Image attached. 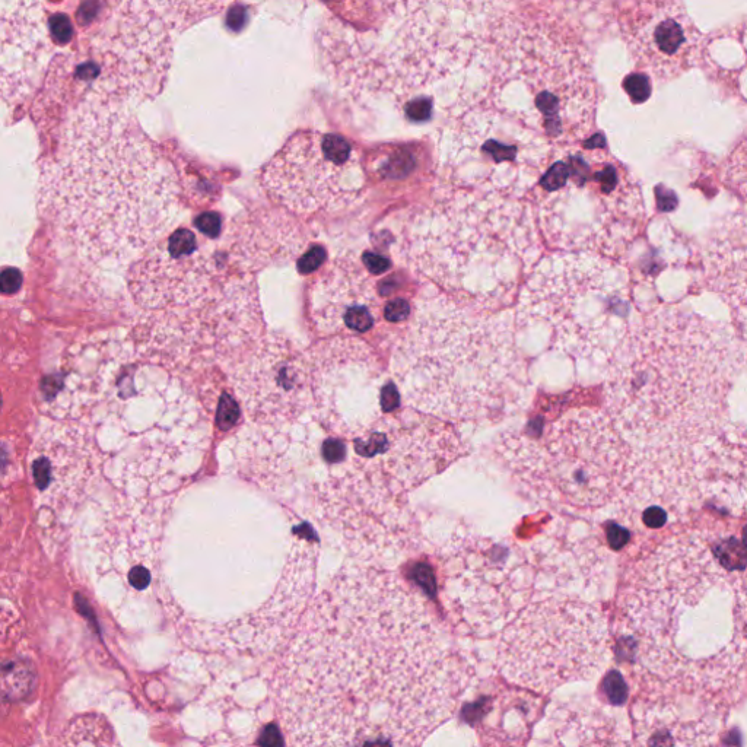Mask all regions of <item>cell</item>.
Returning a JSON list of instances; mask_svg holds the SVG:
<instances>
[{
    "instance_id": "12",
    "label": "cell",
    "mask_w": 747,
    "mask_h": 747,
    "mask_svg": "<svg viewBox=\"0 0 747 747\" xmlns=\"http://www.w3.org/2000/svg\"><path fill=\"white\" fill-rule=\"evenodd\" d=\"M499 453L524 489L559 507H605L632 485L631 447L596 409H571L539 428L508 434Z\"/></svg>"
},
{
    "instance_id": "36",
    "label": "cell",
    "mask_w": 747,
    "mask_h": 747,
    "mask_svg": "<svg viewBox=\"0 0 747 747\" xmlns=\"http://www.w3.org/2000/svg\"><path fill=\"white\" fill-rule=\"evenodd\" d=\"M237 416L238 409L237 406H235L234 400L225 394V396L222 397L221 405H219L218 424L224 429L231 428L232 425H234V422L237 421Z\"/></svg>"
},
{
    "instance_id": "22",
    "label": "cell",
    "mask_w": 747,
    "mask_h": 747,
    "mask_svg": "<svg viewBox=\"0 0 747 747\" xmlns=\"http://www.w3.org/2000/svg\"><path fill=\"white\" fill-rule=\"evenodd\" d=\"M44 5L34 2L2 3V94L5 103L17 101L49 53V27Z\"/></svg>"
},
{
    "instance_id": "42",
    "label": "cell",
    "mask_w": 747,
    "mask_h": 747,
    "mask_svg": "<svg viewBox=\"0 0 747 747\" xmlns=\"http://www.w3.org/2000/svg\"><path fill=\"white\" fill-rule=\"evenodd\" d=\"M743 543H745L747 548V526L745 527V532H743Z\"/></svg>"
},
{
    "instance_id": "32",
    "label": "cell",
    "mask_w": 747,
    "mask_h": 747,
    "mask_svg": "<svg viewBox=\"0 0 747 747\" xmlns=\"http://www.w3.org/2000/svg\"><path fill=\"white\" fill-rule=\"evenodd\" d=\"M603 689L612 704H623L628 698L625 680L618 672H610L603 680Z\"/></svg>"
},
{
    "instance_id": "34",
    "label": "cell",
    "mask_w": 747,
    "mask_h": 747,
    "mask_svg": "<svg viewBox=\"0 0 747 747\" xmlns=\"http://www.w3.org/2000/svg\"><path fill=\"white\" fill-rule=\"evenodd\" d=\"M361 260L368 272L373 273L374 276L384 275L392 269V260L377 251H364L361 254Z\"/></svg>"
},
{
    "instance_id": "17",
    "label": "cell",
    "mask_w": 747,
    "mask_h": 747,
    "mask_svg": "<svg viewBox=\"0 0 747 747\" xmlns=\"http://www.w3.org/2000/svg\"><path fill=\"white\" fill-rule=\"evenodd\" d=\"M260 184L273 202L294 214H333L361 200L367 173L348 139L301 130L262 168Z\"/></svg>"
},
{
    "instance_id": "2",
    "label": "cell",
    "mask_w": 747,
    "mask_h": 747,
    "mask_svg": "<svg viewBox=\"0 0 747 747\" xmlns=\"http://www.w3.org/2000/svg\"><path fill=\"white\" fill-rule=\"evenodd\" d=\"M38 208L95 265L132 266L180 215L174 165L126 107L79 104L41 162Z\"/></svg>"
},
{
    "instance_id": "21",
    "label": "cell",
    "mask_w": 747,
    "mask_h": 747,
    "mask_svg": "<svg viewBox=\"0 0 747 747\" xmlns=\"http://www.w3.org/2000/svg\"><path fill=\"white\" fill-rule=\"evenodd\" d=\"M621 30L635 66L659 81H672L701 60L704 37L685 3H626Z\"/></svg>"
},
{
    "instance_id": "40",
    "label": "cell",
    "mask_w": 747,
    "mask_h": 747,
    "mask_svg": "<svg viewBox=\"0 0 747 747\" xmlns=\"http://www.w3.org/2000/svg\"><path fill=\"white\" fill-rule=\"evenodd\" d=\"M129 581L133 587L143 590V588L148 587L149 583H151V575H149L148 570H145V568H133L129 574Z\"/></svg>"
},
{
    "instance_id": "35",
    "label": "cell",
    "mask_w": 747,
    "mask_h": 747,
    "mask_svg": "<svg viewBox=\"0 0 747 747\" xmlns=\"http://www.w3.org/2000/svg\"><path fill=\"white\" fill-rule=\"evenodd\" d=\"M195 225L197 230L206 235V237L216 238L221 234L222 219L215 212H205V214L197 216Z\"/></svg>"
},
{
    "instance_id": "5",
    "label": "cell",
    "mask_w": 747,
    "mask_h": 747,
    "mask_svg": "<svg viewBox=\"0 0 747 747\" xmlns=\"http://www.w3.org/2000/svg\"><path fill=\"white\" fill-rule=\"evenodd\" d=\"M450 107L489 108L545 139L556 152L581 145L596 120L590 53L555 12L505 6L470 63Z\"/></svg>"
},
{
    "instance_id": "38",
    "label": "cell",
    "mask_w": 747,
    "mask_h": 747,
    "mask_svg": "<svg viewBox=\"0 0 747 747\" xmlns=\"http://www.w3.org/2000/svg\"><path fill=\"white\" fill-rule=\"evenodd\" d=\"M629 532L616 524H610L607 527V542L613 549H621L629 542Z\"/></svg>"
},
{
    "instance_id": "29",
    "label": "cell",
    "mask_w": 747,
    "mask_h": 747,
    "mask_svg": "<svg viewBox=\"0 0 747 747\" xmlns=\"http://www.w3.org/2000/svg\"><path fill=\"white\" fill-rule=\"evenodd\" d=\"M622 87L634 104L645 103L650 98L651 89H653L650 79L644 72H634L626 76L623 79Z\"/></svg>"
},
{
    "instance_id": "20",
    "label": "cell",
    "mask_w": 747,
    "mask_h": 747,
    "mask_svg": "<svg viewBox=\"0 0 747 747\" xmlns=\"http://www.w3.org/2000/svg\"><path fill=\"white\" fill-rule=\"evenodd\" d=\"M310 362L288 340H262L235 380L251 418L275 425L297 421L314 403L316 377Z\"/></svg>"
},
{
    "instance_id": "18",
    "label": "cell",
    "mask_w": 747,
    "mask_h": 747,
    "mask_svg": "<svg viewBox=\"0 0 747 747\" xmlns=\"http://www.w3.org/2000/svg\"><path fill=\"white\" fill-rule=\"evenodd\" d=\"M368 272L354 251L339 254L314 279L308 291L310 319L323 339L355 338L368 345L400 340L415 316L412 295L399 294L392 276Z\"/></svg>"
},
{
    "instance_id": "11",
    "label": "cell",
    "mask_w": 747,
    "mask_h": 747,
    "mask_svg": "<svg viewBox=\"0 0 747 747\" xmlns=\"http://www.w3.org/2000/svg\"><path fill=\"white\" fill-rule=\"evenodd\" d=\"M530 195L543 240L565 253L616 259L647 218L640 184L602 135L556 152Z\"/></svg>"
},
{
    "instance_id": "6",
    "label": "cell",
    "mask_w": 747,
    "mask_h": 747,
    "mask_svg": "<svg viewBox=\"0 0 747 747\" xmlns=\"http://www.w3.org/2000/svg\"><path fill=\"white\" fill-rule=\"evenodd\" d=\"M645 561L623 590V629L634 660L654 688L714 696L739 682L747 666V615L701 612L715 584L705 551Z\"/></svg>"
},
{
    "instance_id": "3",
    "label": "cell",
    "mask_w": 747,
    "mask_h": 747,
    "mask_svg": "<svg viewBox=\"0 0 747 747\" xmlns=\"http://www.w3.org/2000/svg\"><path fill=\"white\" fill-rule=\"evenodd\" d=\"M736 345L724 327L672 308L638 321L610 356L606 399L635 472L667 476L708 447L724 412Z\"/></svg>"
},
{
    "instance_id": "7",
    "label": "cell",
    "mask_w": 747,
    "mask_h": 747,
    "mask_svg": "<svg viewBox=\"0 0 747 747\" xmlns=\"http://www.w3.org/2000/svg\"><path fill=\"white\" fill-rule=\"evenodd\" d=\"M393 374L410 408L470 424L507 415L527 381L507 317L476 313L441 292L416 307Z\"/></svg>"
},
{
    "instance_id": "39",
    "label": "cell",
    "mask_w": 747,
    "mask_h": 747,
    "mask_svg": "<svg viewBox=\"0 0 747 747\" xmlns=\"http://www.w3.org/2000/svg\"><path fill=\"white\" fill-rule=\"evenodd\" d=\"M644 523L647 524L651 529H660L666 524V511L663 508L651 507L645 510Z\"/></svg>"
},
{
    "instance_id": "26",
    "label": "cell",
    "mask_w": 747,
    "mask_h": 747,
    "mask_svg": "<svg viewBox=\"0 0 747 747\" xmlns=\"http://www.w3.org/2000/svg\"><path fill=\"white\" fill-rule=\"evenodd\" d=\"M381 155L375 152L367 170L380 180H402L415 170L416 158L413 151H406L403 146H389V151L381 149Z\"/></svg>"
},
{
    "instance_id": "4",
    "label": "cell",
    "mask_w": 747,
    "mask_h": 747,
    "mask_svg": "<svg viewBox=\"0 0 747 747\" xmlns=\"http://www.w3.org/2000/svg\"><path fill=\"white\" fill-rule=\"evenodd\" d=\"M356 19L333 15L317 34L324 72L346 94L405 104L459 82L488 43L507 3H365ZM402 104V106H403Z\"/></svg>"
},
{
    "instance_id": "19",
    "label": "cell",
    "mask_w": 747,
    "mask_h": 747,
    "mask_svg": "<svg viewBox=\"0 0 747 747\" xmlns=\"http://www.w3.org/2000/svg\"><path fill=\"white\" fill-rule=\"evenodd\" d=\"M444 567L448 606L470 634H494L529 599V584L520 568L482 555L473 542H460Z\"/></svg>"
},
{
    "instance_id": "15",
    "label": "cell",
    "mask_w": 747,
    "mask_h": 747,
    "mask_svg": "<svg viewBox=\"0 0 747 747\" xmlns=\"http://www.w3.org/2000/svg\"><path fill=\"white\" fill-rule=\"evenodd\" d=\"M607 625L596 607L548 597L524 607L499 637L497 666L511 682L549 692L590 679L606 660Z\"/></svg>"
},
{
    "instance_id": "27",
    "label": "cell",
    "mask_w": 747,
    "mask_h": 747,
    "mask_svg": "<svg viewBox=\"0 0 747 747\" xmlns=\"http://www.w3.org/2000/svg\"><path fill=\"white\" fill-rule=\"evenodd\" d=\"M723 176L727 187L747 200V132L727 157Z\"/></svg>"
},
{
    "instance_id": "14",
    "label": "cell",
    "mask_w": 747,
    "mask_h": 747,
    "mask_svg": "<svg viewBox=\"0 0 747 747\" xmlns=\"http://www.w3.org/2000/svg\"><path fill=\"white\" fill-rule=\"evenodd\" d=\"M161 9V3L114 5L110 22L87 49L54 60L46 94H65L71 88L76 106L126 108L157 95L173 56Z\"/></svg>"
},
{
    "instance_id": "10",
    "label": "cell",
    "mask_w": 747,
    "mask_h": 747,
    "mask_svg": "<svg viewBox=\"0 0 747 747\" xmlns=\"http://www.w3.org/2000/svg\"><path fill=\"white\" fill-rule=\"evenodd\" d=\"M346 443V462L321 486L320 510L362 553L400 545L403 497L466 451L450 422L410 406L384 415Z\"/></svg>"
},
{
    "instance_id": "31",
    "label": "cell",
    "mask_w": 747,
    "mask_h": 747,
    "mask_svg": "<svg viewBox=\"0 0 747 747\" xmlns=\"http://www.w3.org/2000/svg\"><path fill=\"white\" fill-rule=\"evenodd\" d=\"M432 101L429 100L427 95H421V97L412 98V100L406 101L403 104V114L406 119L412 120L415 123L427 122L429 117L432 116Z\"/></svg>"
},
{
    "instance_id": "33",
    "label": "cell",
    "mask_w": 747,
    "mask_h": 747,
    "mask_svg": "<svg viewBox=\"0 0 747 747\" xmlns=\"http://www.w3.org/2000/svg\"><path fill=\"white\" fill-rule=\"evenodd\" d=\"M324 262H326V250L320 246H313L300 257L297 266L300 273L310 275V273L317 272Z\"/></svg>"
},
{
    "instance_id": "1",
    "label": "cell",
    "mask_w": 747,
    "mask_h": 747,
    "mask_svg": "<svg viewBox=\"0 0 747 747\" xmlns=\"http://www.w3.org/2000/svg\"><path fill=\"white\" fill-rule=\"evenodd\" d=\"M291 747H421L462 695V670L393 572L343 568L305 612L273 675Z\"/></svg>"
},
{
    "instance_id": "23",
    "label": "cell",
    "mask_w": 747,
    "mask_h": 747,
    "mask_svg": "<svg viewBox=\"0 0 747 747\" xmlns=\"http://www.w3.org/2000/svg\"><path fill=\"white\" fill-rule=\"evenodd\" d=\"M711 288L730 305L747 338V216L736 215L712 237L707 253Z\"/></svg>"
},
{
    "instance_id": "41",
    "label": "cell",
    "mask_w": 747,
    "mask_h": 747,
    "mask_svg": "<svg viewBox=\"0 0 747 747\" xmlns=\"http://www.w3.org/2000/svg\"><path fill=\"white\" fill-rule=\"evenodd\" d=\"M262 745L269 747H278L282 745V740L279 739V731L275 727H269L267 733L263 734Z\"/></svg>"
},
{
    "instance_id": "24",
    "label": "cell",
    "mask_w": 747,
    "mask_h": 747,
    "mask_svg": "<svg viewBox=\"0 0 747 747\" xmlns=\"http://www.w3.org/2000/svg\"><path fill=\"white\" fill-rule=\"evenodd\" d=\"M701 724L682 723L673 718L657 717L654 712L641 714L637 721V742L640 747H698L705 742Z\"/></svg>"
},
{
    "instance_id": "9",
    "label": "cell",
    "mask_w": 747,
    "mask_h": 747,
    "mask_svg": "<svg viewBox=\"0 0 747 747\" xmlns=\"http://www.w3.org/2000/svg\"><path fill=\"white\" fill-rule=\"evenodd\" d=\"M135 332L143 348L170 362H209L263 332L254 272L218 256L171 253L164 240L129 267Z\"/></svg>"
},
{
    "instance_id": "8",
    "label": "cell",
    "mask_w": 747,
    "mask_h": 747,
    "mask_svg": "<svg viewBox=\"0 0 747 747\" xmlns=\"http://www.w3.org/2000/svg\"><path fill=\"white\" fill-rule=\"evenodd\" d=\"M532 205L440 186L410 222L406 257L454 303L497 313L542 257Z\"/></svg>"
},
{
    "instance_id": "37",
    "label": "cell",
    "mask_w": 747,
    "mask_h": 747,
    "mask_svg": "<svg viewBox=\"0 0 747 747\" xmlns=\"http://www.w3.org/2000/svg\"><path fill=\"white\" fill-rule=\"evenodd\" d=\"M22 273L19 272L15 267H5L2 270V276H0V286H2V292L6 295L15 294L19 291L22 286Z\"/></svg>"
},
{
    "instance_id": "13",
    "label": "cell",
    "mask_w": 747,
    "mask_h": 747,
    "mask_svg": "<svg viewBox=\"0 0 747 747\" xmlns=\"http://www.w3.org/2000/svg\"><path fill=\"white\" fill-rule=\"evenodd\" d=\"M631 300V272L618 260L556 251L543 256L521 286L518 314L543 324L562 351L591 356L625 338Z\"/></svg>"
},
{
    "instance_id": "25",
    "label": "cell",
    "mask_w": 747,
    "mask_h": 747,
    "mask_svg": "<svg viewBox=\"0 0 747 747\" xmlns=\"http://www.w3.org/2000/svg\"><path fill=\"white\" fill-rule=\"evenodd\" d=\"M59 747H120L106 717L87 712L73 718L60 736Z\"/></svg>"
},
{
    "instance_id": "30",
    "label": "cell",
    "mask_w": 747,
    "mask_h": 747,
    "mask_svg": "<svg viewBox=\"0 0 747 747\" xmlns=\"http://www.w3.org/2000/svg\"><path fill=\"white\" fill-rule=\"evenodd\" d=\"M47 27H49L50 40L54 41V43L65 46V44H68L72 40L73 24L71 18L63 14V12L50 15Z\"/></svg>"
},
{
    "instance_id": "28",
    "label": "cell",
    "mask_w": 747,
    "mask_h": 747,
    "mask_svg": "<svg viewBox=\"0 0 747 747\" xmlns=\"http://www.w3.org/2000/svg\"><path fill=\"white\" fill-rule=\"evenodd\" d=\"M712 551L721 567L726 568L727 571H743L747 567L746 545L734 537L717 543Z\"/></svg>"
},
{
    "instance_id": "16",
    "label": "cell",
    "mask_w": 747,
    "mask_h": 747,
    "mask_svg": "<svg viewBox=\"0 0 747 747\" xmlns=\"http://www.w3.org/2000/svg\"><path fill=\"white\" fill-rule=\"evenodd\" d=\"M447 117L435 139L441 186L520 199L555 158L545 139L489 108L448 107Z\"/></svg>"
}]
</instances>
